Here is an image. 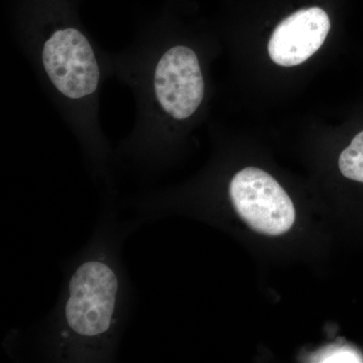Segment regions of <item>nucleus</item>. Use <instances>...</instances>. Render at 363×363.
<instances>
[{"label": "nucleus", "mask_w": 363, "mask_h": 363, "mask_svg": "<svg viewBox=\"0 0 363 363\" xmlns=\"http://www.w3.org/2000/svg\"><path fill=\"white\" fill-rule=\"evenodd\" d=\"M135 227L133 221H119L116 204H104L90 240L67 267L58 302L40 327V350L48 362L116 360L133 298L121 248Z\"/></svg>", "instance_id": "f257e3e1"}, {"label": "nucleus", "mask_w": 363, "mask_h": 363, "mask_svg": "<svg viewBox=\"0 0 363 363\" xmlns=\"http://www.w3.org/2000/svg\"><path fill=\"white\" fill-rule=\"evenodd\" d=\"M228 196L234 211L255 233L279 236L292 228V200L267 172L255 167L238 172L229 183Z\"/></svg>", "instance_id": "f03ea898"}, {"label": "nucleus", "mask_w": 363, "mask_h": 363, "mask_svg": "<svg viewBox=\"0 0 363 363\" xmlns=\"http://www.w3.org/2000/svg\"><path fill=\"white\" fill-rule=\"evenodd\" d=\"M43 63L52 84L80 99L96 91L100 72L90 43L75 28L56 30L45 43Z\"/></svg>", "instance_id": "7ed1b4c3"}, {"label": "nucleus", "mask_w": 363, "mask_h": 363, "mask_svg": "<svg viewBox=\"0 0 363 363\" xmlns=\"http://www.w3.org/2000/svg\"><path fill=\"white\" fill-rule=\"evenodd\" d=\"M154 87L157 101L169 116L183 121L194 114L205 91L194 51L184 45L169 49L157 63Z\"/></svg>", "instance_id": "20e7f679"}, {"label": "nucleus", "mask_w": 363, "mask_h": 363, "mask_svg": "<svg viewBox=\"0 0 363 363\" xmlns=\"http://www.w3.org/2000/svg\"><path fill=\"white\" fill-rule=\"evenodd\" d=\"M330 28L328 14L320 7L296 11L272 33L267 47L272 61L283 67L304 63L324 44Z\"/></svg>", "instance_id": "39448f33"}, {"label": "nucleus", "mask_w": 363, "mask_h": 363, "mask_svg": "<svg viewBox=\"0 0 363 363\" xmlns=\"http://www.w3.org/2000/svg\"><path fill=\"white\" fill-rule=\"evenodd\" d=\"M339 169L346 178L363 183V131L341 152Z\"/></svg>", "instance_id": "423d86ee"}, {"label": "nucleus", "mask_w": 363, "mask_h": 363, "mask_svg": "<svg viewBox=\"0 0 363 363\" xmlns=\"http://www.w3.org/2000/svg\"><path fill=\"white\" fill-rule=\"evenodd\" d=\"M311 362L321 363H340V362H363V355L359 351L354 350L348 345H334L327 346L324 350H320L314 357Z\"/></svg>", "instance_id": "0eeeda50"}]
</instances>
